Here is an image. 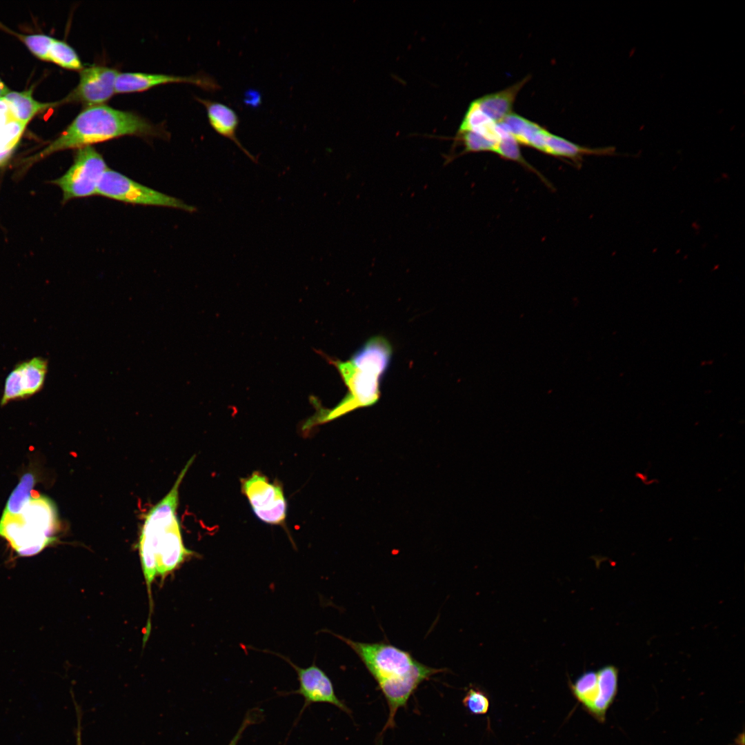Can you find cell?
I'll use <instances>...</instances> for the list:
<instances>
[{
	"mask_svg": "<svg viewBox=\"0 0 745 745\" xmlns=\"http://www.w3.org/2000/svg\"><path fill=\"white\" fill-rule=\"evenodd\" d=\"M334 635L357 654L387 701L389 715L381 734L388 728H394L396 713L406 706L419 684L444 670L426 666L410 653L388 644L355 642Z\"/></svg>",
	"mask_w": 745,
	"mask_h": 745,
	"instance_id": "1",
	"label": "cell"
},
{
	"mask_svg": "<svg viewBox=\"0 0 745 745\" xmlns=\"http://www.w3.org/2000/svg\"><path fill=\"white\" fill-rule=\"evenodd\" d=\"M192 461L190 459L170 492L146 516L138 546L146 577H153L157 572L163 579L194 555L183 544L177 517L179 485Z\"/></svg>",
	"mask_w": 745,
	"mask_h": 745,
	"instance_id": "2",
	"label": "cell"
},
{
	"mask_svg": "<svg viewBox=\"0 0 745 745\" xmlns=\"http://www.w3.org/2000/svg\"><path fill=\"white\" fill-rule=\"evenodd\" d=\"M393 349L384 337L366 341L346 361L330 359L348 388V393L332 409L320 408L312 416L315 425L338 418L355 409L370 406L380 397L381 381L392 358Z\"/></svg>",
	"mask_w": 745,
	"mask_h": 745,
	"instance_id": "3",
	"label": "cell"
},
{
	"mask_svg": "<svg viewBox=\"0 0 745 745\" xmlns=\"http://www.w3.org/2000/svg\"><path fill=\"white\" fill-rule=\"evenodd\" d=\"M161 131L143 117L106 104L85 108L50 144L25 160L26 166L54 152L117 139L124 136L156 137Z\"/></svg>",
	"mask_w": 745,
	"mask_h": 745,
	"instance_id": "4",
	"label": "cell"
},
{
	"mask_svg": "<svg viewBox=\"0 0 745 745\" xmlns=\"http://www.w3.org/2000/svg\"><path fill=\"white\" fill-rule=\"evenodd\" d=\"M97 195L132 205L170 208L188 212L197 210L195 206L178 198L146 186L109 168L99 183Z\"/></svg>",
	"mask_w": 745,
	"mask_h": 745,
	"instance_id": "5",
	"label": "cell"
},
{
	"mask_svg": "<svg viewBox=\"0 0 745 745\" xmlns=\"http://www.w3.org/2000/svg\"><path fill=\"white\" fill-rule=\"evenodd\" d=\"M108 167L94 146L76 149L73 162L60 177L51 181L63 193V201L97 195L99 183Z\"/></svg>",
	"mask_w": 745,
	"mask_h": 745,
	"instance_id": "6",
	"label": "cell"
},
{
	"mask_svg": "<svg viewBox=\"0 0 745 745\" xmlns=\"http://www.w3.org/2000/svg\"><path fill=\"white\" fill-rule=\"evenodd\" d=\"M240 482L241 493L259 519L270 525L284 524L288 504L280 483L271 482L259 471L241 478Z\"/></svg>",
	"mask_w": 745,
	"mask_h": 745,
	"instance_id": "7",
	"label": "cell"
},
{
	"mask_svg": "<svg viewBox=\"0 0 745 745\" xmlns=\"http://www.w3.org/2000/svg\"><path fill=\"white\" fill-rule=\"evenodd\" d=\"M79 81L74 89L61 101L77 102L85 107L105 104L116 94L119 71L115 68L92 65L79 71Z\"/></svg>",
	"mask_w": 745,
	"mask_h": 745,
	"instance_id": "8",
	"label": "cell"
},
{
	"mask_svg": "<svg viewBox=\"0 0 745 745\" xmlns=\"http://www.w3.org/2000/svg\"><path fill=\"white\" fill-rule=\"evenodd\" d=\"M48 369V359L41 357L17 364L5 379L1 406L30 398L39 393L44 386Z\"/></svg>",
	"mask_w": 745,
	"mask_h": 745,
	"instance_id": "9",
	"label": "cell"
},
{
	"mask_svg": "<svg viewBox=\"0 0 745 745\" xmlns=\"http://www.w3.org/2000/svg\"><path fill=\"white\" fill-rule=\"evenodd\" d=\"M270 653L284 659L297 673L299 686L298 689L288 694H298L304 697V704L300 715L307 707L315 703L332 704L349 715L351 713L349 708L337 697L330 677L315 663H312L306 668H302L295 664L288 657L283 655L272 651H270Z\"/></svg>",
	"mask_w": 745,
	"mask_h": 745,
	"instance_id": "10",
	"label": "cell"
},
{
	"mask_svg": "<svg viewBox=\"0 0 745 745\" xmlns=\"http://www.w3.org/2000/svg\"><path fill=\"white\" fill-rule=\"evenodd\" d=\"M0 536L21 557L35 555L56 539L26 522L19 515L4 513L0 519Z\"/></svg>",
	"mask_w": 745,
	"mask_h": 745,
	"instance_id": "11",
	"label": "cell"
},
{
	"mask_svg": "<svg viewBox=\"0 0 745 745\" xmlns=\"http://www.w3.org/2000/svg\"><path fill=\"white\" fill-rule=\"evenodd\" d=\"M173 83H188L205 90L215 91L221 89L218 82L206 74L189 77L143 72H119L116 81L117 94L145 91L153 87Z\"/></svg>",
	"mask_w": 745,
	"mask_h": 745,
	"instance_id": "12",
	"label": "cell"
},
{
	"mask_svg": "<svg viewBox=\"0 0 745 745\" xmlns=\"http://www.w3.org/2000/svg\"><path fill=\"white\" fill-rule=\"evenodd\" d=\"M197 99L206 108L211 128L221 137L233 141L252 161L257 162L255 157L246 149L237 136L240 120L235 110L221 102L201 98Z\"/></svg>",
	"mask_w": 745,
	"mask_h": 745,
	"instance_id": "13",
	"label": "cell"
},
{
	"mask_svg": "<svg viewBox=\"0 0 745 745\" xmlns=\"http://www.w3.org/2000/svg\"><path fill=\"white\" fill-rule=\"evenodd\" d=\"M526 76L521 81L500 91L485 95L474 100L479 110L495 123H501L513 113L517 94L530 80Z\"/></svg>",
	"mask_w": 745,
	"mask_h": 745,
	"instance_id": "14",
	"label": "cell"
},
{
	"mask_svg": "<svg viewBox=\"0 0 745 745\" xmlns=\"http://www.w3.org/2000/svg\"><path fill=\"white\" fill-rule=\"evenodd\" d=\"M598 688L596 697L587 713L600 723H604L609 708L613 704L618 692L619 670L612 664L600 668L597 671Z\"/></svg>",
	"mask_w": 745,
	"mask_h": 745,
	"instance_id": "15",
	"label": "cell"
},
{
	"mask_svg": "<svg viewBox=\"0 0 745 745\" xmlns=\"http://www.w3.org/2000/svg\"><path fill=\"white\" fill-rule=\"evenodd\" d=\"M26 127L14 116L6 100L0 99V166L10 157Z\"/></svg>",
	"mask_w": 745,
	"mask_h": 745,
	"instance_id": "16",
	"label": "cell"
},
{
	"mask_svg": "<svg viewBox=\"0 0 745 745\" xmlns=\"http://www.w3.org/2000/svg\"><path fill=\"white\" fill-rule=\"evenodd\" d=\"M542 152L553 156L568 158L579 164L585 155H610L614 154L615 148L613 147L602 148L583 147L548 131L545 138Z\"/></svg>",
	"mask_w": 745,
	"mask_h": 745,
	"instance_id": "17",
	"label": "cell"
},
{
	"mask_svg": "<svg viewBox=\"0 0 745 745\" xmlns=\"http://www.w3.org/2000/svg\"><path fill=\"white\" fill-rule=\"evenodd\" d=\"M17 119L27 126L39 113L61 104V101L41 102L32 96V88L23 91L10 90L3 97Z\"/></svg>",
	"mask_w": 745,
	"mask_h": 745,
	"instance_id": "18",
	"label": "cell"
},
{
	"mask_svg": "<svg viewBox=\"0 0 745 745\" xmlns=\"http://www.w3.org/2000/svg\"><path fill=\"white\" fill-rule=\"evenodd\" d=\"M459 131H471L498 143L505 132L499 123L486 116L473 101L460 124Z\"/></svg>",
	"mask_w": 745,
	"mask_h": 745,
	"instance_id": "19",
	"label": "cell"
},
{
	"mask_svg": "<svg viewBox=\"0 0 745 745\" xmlns=\"http://www.w3.org/2000/svg\"><path fill=\"white\" fill-rule=\"evenodd\" d=\"M597 688V672L592 670L583 673L574 682L570 684L573 695L586 712L596 697Z\"/></svg>",
	"mask_w": 745,
	"mask_h": 745,
	"instance_id": "20",
	"label": "cell"
},
{
	"mask_svg": "<svg viewBox=\"0 0 745 745\" xmlns=\"http://www.w3.org/2000/svg\"><path fill=\"white\" fill-rule=\"evenodd\" d=\"M35 479L32 473H26L11 493L3 511L10 515H19L30 501Z\"/></svg>",
	"mask_w": 745,
	"mask_h": 745,
	"instance_id": "21",
	"label": "cell"
},
{
	"mask_svg": "<svg viewBox=\"0 0 745 745\" xmlns=\"http://www.w3.org/2000/svg\"><path fill=\"white\" fill-rule=\"evenodd\" d=\"M63 68L81 70L83 68L75 50L66 42L53 38L48 52V61Z\"/></svg>",
	"mask_w": 745,
	"mask_h": 745,
	"instance_id": "22",
	"label": "cell"
},
{
	"mask_svg": "<svg viewBox=\"0 0 745 745\" xmlns=\"http://www.w3.org/2000/svg\"><path fill=\"white\" fill-rule=\"evenodd\" d=\"M0 28L21 41L28 49L38 59L48 61V52L53 37L45 34H20L9 29L0 22Z\"/></svg>",
	"mask_w": 745,
	"mask_h": 745,
	"instance_id": "23",
	"label": "cell"
},
{
	"mask_svg": "<svg viewBox=\"0 0 745 745\" xmlns=\"http://www.w3.org/2000/svg\"><path fill=\"white\" fill-rule=\"evenodd\" d=\"M453 140L454 143H459L464 147L460 155L472 152H495L498 143L471 131L458 130Z\"/></svg>",
	"mask_w": 745,
	"mask_h": 745,
	"instance_id": "24",
	"label": "cell"
},
{
	"mask_svg": "<svg viewBox=\"0 0 745 745\" xmlns=\"http://www.w3.org/2000/svg\"><path fill=\"white\" fill-rule=\"evenodd\" d=\"M495 152L504 159L517 161L530 170L535 171V168L522 157L518 142L507 132L501 136Z\"/></svg>",
	"mask_w": 745,
	"mask_h": 745,
	"instance_id": "25",
	"label": "cell"
},
{
	"mask_svg": "<svg viewBox=\"0 0 745 745\" xmlns=\"http://www.w3.org/2000/svg\"><path fill=\"white\" fill-rule=\"evenodd\" d=\"M468 711L473 715L486 714L490 708V701L484 692L470 688L462 700Z\"/></svg>",
	"mask_w": 745,
	"mask_h": 745,
	"instance_id": "26",
	"label": "cell"
},
{
	"mask_svg": "<svg viewBox=\"0 0 745 745\" xmlns=\"http://www.w3.org/2000/svg\"><path fill=\"white\" fill-rule=\"evenodd\" d=\"M261 715L262 711L258 708H255L248 711L241 726L228 745H237L245 730L250 725L258 722L259 719L262 717Z\"/></svg>",
	"mask_w": 745,
	"mask_h": 745,
	"instance_id": "27",
	"label": "cell"
},
{
	"mask_svg": "<svg viewBox=\"0 0 745 745\" xmlns=\"http://www.w3.org/2000/svg\"><path fill=\"white\" fill-rule=\"evenodd\" d=\"M10 90L5 84V83L0 79V99L5 97Z\"/></svg>",
	"mask_w": 745,
	"mask_h": 745,
	"instance_id": "28",
	"label": "cell"
},
{
	"mask_svg": "<svg viewBox=\"0 0 745 745\" xmlns=\"http://www.w3.org/2000/svg\"><path fill=\"white\" fill-rule=\"evenodd\" d=\"M79 734H80V733H79H79H78V739H78V740H77V745H81V741H80V735H79Z\"/></svg>",
	"mask_w": 745,
	"mask_h": 745,
	"instance_id": "29",
	"label": "cell"
}]
</instances>
